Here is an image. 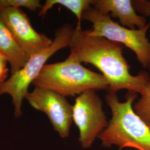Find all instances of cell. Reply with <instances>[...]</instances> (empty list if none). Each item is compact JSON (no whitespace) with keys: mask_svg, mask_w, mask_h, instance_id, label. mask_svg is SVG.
<instances>
[{"mask_svg":"<svg viewBox=\"0 0 150 150\" xmlns=\"http://www.w3.org/2000/svg\"><path fill=\"white\" fill-rule=\"evenodd\" d=\"M42 5L39 0H0V9L7 7H25L30 11H37Z\"/></svg>","mask_w":150,"mask_h":150,"instance_id":"13","label":"cell"},{"mask_svg":"<svg viewBox=\"0 0 150 150\" xmlns=\"http://www.w3.org/2000/svg\"><path fill=\"white\" fill-rule=\"evenodd\" d=\"M91 22L92 28L86 30L92 36H99L121 43L134 52L142 67L148 69L150 66V42L147 32L150 22L142 29L131 30L114 21L110 15L102 13L92 6L82 15V21Z\"/></svg>","mask_w":150,"mask_h":150,"instance_id":"5","label":"cell"},{"mask_svg":"<svg viewBox=\"0 0 150 150\" xmlns=\"http://www.w3.org/2000/svg\"><path fill=\"white\" fill-rule=\"evenodd\" d=\"M0 52L6 57L11 66V75L15 74L27 63L30 57L17 43L0 13Z\"/></svg>","mask_w":150,"mask_h":150,"instance_id":"10","label":"cell"},{"mask_svg":"<svg viewBox=\"0 0 150 150\" xmlns=\"http://www.w3.org/2000/svg\"><path fill=\"white\" fill-rule=\"evenodd\" d=\"M92 0H47L42 6L38 13V16L44 17L48 10L54 6L59 5L64 6L75 15L77 20L76 27L82 28L81 22L83 13L92 6Z\"/></svg>","mask_w":150,"mask_h":150,"instance_id":"11","label":"cell"},{"mask_svg":"<svg viewBox=\"0 0 150 150\" xmlns=\"http://www.w3.org/2000/svg\"><path fill=\"white\" fill-rule=\"evenodd\" d=\"M73 121L79 130V142L83 149L91 147L108 125L102 101L95 90H88L76 97Z\"/></svg>","mask_w":150,"mask_h":150,"instance_id":"6","label":"cell"},{"mask_svg":"<svg viewBox=\"0 0 150 150\" xmlns=\"http://www.w3.org/2000/svg\"><path fill=\"white\" fill-rule=\"evenodd\" d=\"M74 30L75 28L70 23L61 25L54 32V38L48 47L33 55L21 70L0 84V96L6 93L11 96L16 118L22 115V102L28 92L30 85L38 77L52 55L61 49L69 47Z\"/></svg>","mask_w":150,"mask_h":150,"instance_id":"4","label":"cell"},{"mask_svg":"<svg viewBox=\"0 0 150 150\" xmlns=\"http://www.w3.org/2000/svg\"><path fill=\"white\" fill-rule=\"evenodd\" d=\"M124 46L99 36H90L86 30L76 27L69 46L70 55L80 62L92 64L107 80V92L119 90L140 93L150 85V73L142 70L136 75L123 56Z\"/></svg>","mask_w":150,"mask_h":150,"instance_id":"1","label":"cell"},{"mask_svg":"<svg viewBox=\"0 0 150 150\" xmlns=\"http://www.w3.org/2000/svg\"><path fill=\"white\" fill-rule=\"evenodd\" d=\"M25 98L35 109L45 113L56 131L62 138L69 136L73 122V106L66 97L43 87L35 86Z\"/></svg>","mask_w":150,"mask_h":150,"instance_id":"7","label":"cell"},{"mask_svg":"<svg viewBox=\"0 0 150 150\" xmlns=\"http://www.w3.org/2000/svg\"><path fill=\"white\" fill-rule=\"evenodd\" d=\"M137 95L127 92L126 101L121 102L117 93L107 92L105 101L112 116L107 128L98 136L103 146L150 150V129L133 109Z\"/></svg>","mask_w":150,"mask_h":150,"instance_id":"2","label":"cell"},{"mask_svg":"<svg viewBox=\"0 0 150 150\" xmlns=\"http://www.w3.org/2000/svg\"><path fill=\"white\" fill-rule=\"evenodd\" d=\"M92 6L102 13L118 18L121 26L131 30L142 29L148 24L146 17L134 10L132 0H92Z\"/></svg>","mask_w":150,"mask_h":150,"instance_id":"9","label":"cell"},{"mask_svg":"<svg viewBox=\"0 0 150 150\" xmlns=\"http://www.w3.org/2000/svg\"><path fill=\"white\" fill-rule=\"evenodd\" d=\"M0 13L17 43L28 57L48 47L53 40L32 27L30 19L21 8L7 7Z\"/></svg>","mask_w":150,"mask_h":150,"instance_id":"8","label":"cell"},{"mask_svg":"<svg viewBox=\"0 0 150 150\" xmlns=\"http://www.w3.org/2000/svg\"><path fill=\"white\" fill-rule=\"evenodd\" d=\"M64 97H75L88 90H107L108 81L101 74L83 66L69 54L62 62L46 64L33 82Z\"/></svg>","mask_w":150,"mask_h":150,"instance_id":"3","label":"cell"},{"mask_svg":"<svg viewBox=\"0 0 150 150\" xmlns=\"http://www.w3.org/2000/svg\"><path fill=\"white\" fill-rule=\"evenodd\" d=\"M139 100L134 103L133 109L150 129V85L140 93Z\"/></svg>","mask_w":150,"mask_h":150,"instance_id":"12","label":"cell"},{"mask_svg":"<svg viewBox=\"0 0 150 150\" xmlns=\"http://www.w3.org/2000/svg\"><path fill=\"white\" fill-rule=\"evenodd\" d=\"M134 10L140 15L150 17V0H132ZM150 74V66L148 68Z\"/></svg>","mask_w":150,"mask_h":150,"instance_id":"14","label":"cell"},{"mask_svg":"<svg viewBox=\"0 0 150 150\" xmlns=\"http://www.w3.org/2000/svg\"><path fill=\"white\" fill-rule=\"evenodd\" d=\"M7 62L8 61L5 56L0 52V84L8 79V69L7 67Z\"/></svg>","mask_w":150,"mask_h":150,"instance_id":"15","label":"cell"}]
</instances>
